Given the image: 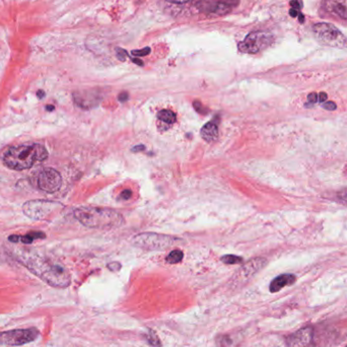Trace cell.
Returning <instances> with one entry per match:
<instances>
[{
    "label": "cell",
    "instance_id": "6da1fadb",
    "mask_svg": "<svg viewBox=\"0 0 347 347\" xmlns=\"http://www.w3.org/2000/svg\"><path fill=\"white\" fill-rule=\"evenodd\" d=\"M20 261L31 272L40 277L49 285L57 288H65L70 285V274L59 263L38 255L25 256Z\"/></svg>",
    "mask_w": 347,
    "mask_h": 347
},
{
    "label": "cell",
    "instance_id": "7a4b0ae2",
    "mask_svg": "<svg viewBox=\"0 0 347 347\" xmlns=\"http://www.w3.org/2000/svg\"><path fill=\"white\" fill-rule=\"evenodd\" d=\"M47 158L48 152L46 147L39 143H32L10 148L3 158V162L10 170L24 171Z\"/></svg>",
    "mask_w": 347,
    "mask_h": 347
},
{
    "label": "cell",
    "instance_id": "3957f363",
    "mask_svg": "<svg viewBox=\"0 0 347 347\" xmlns=\"http://www.w3.org/2000/svg\"><path fill=\"white\" fill-rule=\"evenodd\" d=\"M75 219L91 228H113L124 223L122 214L118 211L94 206H82L74 210Z\"/></svg>",
    "mask_w": 347,
    "mask_h": 347
},
{
    "label": "cell",
    "instance_id": "277c9868",
    "mask_svg": "<svg viewBox=\"0 0 347 347\" xmlns=\"http://www.w3.org/2000/svg\"><path fill=\"white\" fill-rule=\"evenodd\" d=\"M177 242V239L168 236L156 233H143L136 235L132 243L136 247L147 251H163L173 246Z\"/></svg>",
    "mask_w": 347,
    "mask_h": 347
},
{
    "label": "cell",
    "instance_id": "5b68a950",
    "mask_svg": "<svg viewBox=\"0 0 347 347\" xmlns=\"http://www.w3.org/2000/svg\"><path fill=\"white\" fill-rule=\"evenodd\" d=\"M273 36L268 32L257 31L248 35L244 41L238 44V49L243 53L256 54L269 47L273 42Z\"/></svg>",
    "mask_w": 347,
    "mask_h": 347
},
{
    "label": "cell",
    "instance_id": "8992f818",
    "mask_svg": "<svg viewBox=\"0 0 347 347\" xmlns=\"http://www.w3.org/2000/svg\"><path fill=\"white\" fill-rule=\"evenodd\" d=\"M61 204L49 200H31L24 204L23 211L26 216L35 221H45L50 219Z\"/></svg>",
    "mask_w": 347,
    "mask_h": 347
},
{
    "label": "cell",
    "instance_id": "52a82bcc",
    "mask_svg": "<svg viewBox=\"0 0 347 347\" xmlns=\"http://www.w3.org/2000/svg\"><path fill=\"white\" fill-rule=\"evenodd\" d=\"M39 336L40 332L37 328L9 330L0 332V345L21 346L37 340Z\"/></svg>",
    "mask_w": 347,
    "mask_h": 347
},
{
    "label": "cell",
    "instance_id": "ba28073f",
    "mask_svg": "<svg viewBox=\"0 0 347 347\" xmlns=\"http://www.w3.org/2000/svg\"><path fill=\"white\" fill-rule=\"evenodd\" d=\"M314 34L316 38L325 45L332 47H343L347 44L346 38L342 35V32L334 26L320 23L313 27Z\"/></svg>",
    "mask_w": 347,
    "mask_h": 347
},
{
    "label": "cell",
    "instance_id": "9c48e42d",
    "mask_svg": "<svg viewBox=\"0 0 347 347\" xmlns=\"http://www.w3.org/2000/svg\"><path fill=\"white\" fill-rule=\"evenodd\" d=\"M240 0H199L196 6L198 10L204 14L221 16L236 8Z\"/></svg>",
    "mask_w": 347,
    "mask_h": 347
},
{
    "label": "cell",
    "instance_id": "30bf717a",
    "mask_svg": "<svg viewBox=\"0 0 347 347\" xmlns=\"http://www.w3.org/2000/svg\"><path fill=\"white\" fill-rule=\"evenodd\" d=\"M267 265V260L262 257L253 258L250 261H248L242 266V268L235 274L231 279V284L236 286H240L241 284H245L248 280L251 279L255 274H257L260 270Z\"/></svg>",
    "mask_w": 347,
    "mask_h": 347
},
{
    "label": "cell",
    "instance_id": "8fae6325",
    "mask_svg": "<svg viewBox=\"0 0 347 347\" xmlns=\"http://www.w3.org/2000/svg\"><path fill=\"white\" fill-rule=\"evenodd\" d=\"M62 178L59 172L52 168H46L41 171L38 177V186L46 193H54L60 189Z\"/></svg>",
    "mask_w": 347,
    "mask_h": 347
},
{
    "label": "cell",
    "instance_id": "7c38bea8",
    "mask_svg": "<svg viewBox=\"0 0 347 347\" xmlns=\"http://www.w3.org/2000/svg\"><path fill=\"white\" fill-rule=\"evenodd\" d=\"M313 334L312 327H304L287 337L286 345L287 347H308L313 340Z\"/></svg>",
    "mask_w": 347,
    "mask_h": 347
},
{
    "label": "cell",
    "instance_id": "4fadbf2b",
    "mask_svg": "<svg viewBox=\"0 0 347 347\" xmlns=\"http://www.w3.org/2000/svg\"><path fill=\"white\" fill-rule=\"evenodd\" d=\"M323 5L328 12L347 21V0H325Z\"/></svg>",
    "mask_w": 347,
    "mask_h": 347
},
{
    "label": "cell",
    "instance_id": "5bb4252c",
    "mask_svg": "<svg viewBox=\"0 0 347 347\" xmlns=\"http://www.w3.org/2000/svg\"><path fill=\"white\" fill-rule=\"evenodd\" d=\"M73 98H74L75 105L82 109H90V108L95 107L101 101V98L97 95H95L94 94H90L88 92L74 93Z\"/></svg>",
    "mask_w": 347,
    "mask_h": 347
},
{
    "label": "cell",
    "instance_id": "9a60e30c",
    "mask_svg": "<svg viewBox=\"0 0 347 347\" xmlns=\"http://www.w3.org/2000/svg\"><path fill=\"white\" fill-rule=\"evenodd\" d=\"M295 280L296 277L293 274H282L272 280L269 286V290L271 292H277L285 286L293 284Z\"/></svg>",
    "mask_w": 347,
    "mask_h": 347
},
{
    "label": "cell",
    "instance_id": "2e32d148",
    "mask_svg": "<svg viewBox=\"0 0 347 347\" xmlns=\"http://www.w3.org/2000/svg\"><path fill=\"white\" fill-rule=\"evenodd\" d=\"M200 135L202 139L206 142L217 141L219 138V127L218 124L214 121H210L206 123L200 131Z\"/></svg>",
    "mask_w": 347,
    "mask_h": 347
},
{
    "label": "cell",
    "instance_id": "e0dca14e",
    "mask_svg": "<svg viewBox=\"0 0 347 347\" xmlns=\"http://www.w3.org/2000/svg\"><path fill=\"white\" fill-rule=\"evenodd\" d=\"M46 236L44 233H41V231H32V233H29L26 236H10L8 238V240L10 242H22L24 244H32L34 242V240L36 239H44Z\"/></svg>",
    "mask_w": 347,
    "mask_h": 347
},
{
    "label": "cell",
    "instance_id": "ac0fdd59",
    "mask_svg": "<svg viewBox=\"0 0 347 347\" xmlns=\"http://www.w3.org/2000/svg\"><path fill=\"white\" fill-rule=\"evenodd\" d=\"M158 119L159 120V125H168L171 127L176 122V114L170 110H161L158 113Z\"/></svg>",
    "mask_w": 347,
    "mask_h": 347
},
{
    "label": "cell",
    "instance_id": "d6986e66",
    "mask_svg": "<svg viewBox=\"0 0 347 347\" xmlns=\"http://www.w3.org/2000/svg\"><path fill=\"white\" fill-rule=\"evenodd\" d=\"M145 339L147 340L148 344H151L154 347H160L161 346V342L158 338V336L157 335V333L154 331V330L150 329L145 334Z\"/></svg>",
    "mask_w": 347,
    "mask_h": 347
},
{
    "label": "cell",
    "instance_id": "ffe728a7",
    "mask_svg": "<svg viewBox=\"0 0 347 347\" xmlns=\"http://www.w3.org/2000/svg\"><path fill=\"white\" fill-rule=\"evenodd\" d=\"M183 257H184L183 252L180 251V250H174L168 255V257L166 258V261L169 264H177L183 260Z\"/></svg>",
    "mask_w": 347,
    "mask_h": 347
},
{
    "label": "cell",
    "instance_id": "44dd1931",
    "mask_svg": "<svg viewBox=\"0 0 347 347\" xmlns=\"http://www.w3.org/2000/svg\"><path fill=\"white\" fill-rule=\"evenodd\" d=\"M221 261L225 264H239V263H243V258L236 256V255H225L223 257H221Z\"/></svg>",
    "mask_w": 347,
    "mask_h": 347
},
{
    "label": "cell",
    "instance_id": "7402d4cb",
    "mask_svg": "<svg viewBox=\"0 0 347 347\" xmlns=\"http://www.w3.org/2000/svg\"><path fill=\"white\" fill-rule=\"evenodd\" d=\"M217 344L219 347H230L231 339L227 335H221L217 339Z\"/></svg>",
    "mask_w": 347,
    "mask_h": 347
},
{
    "label": "cell",
    "instance_id": "603a6c76",
    "mask_svg": "<svg viewBox=\"0 0 347 347\" xmlns=\"http://www.w3.org/2000/svg\"><path fill=\"white\" fill-rule=\"evenodd\" d=\"M193 106H194L196 112L199 113L200 115H206V114L209 113L208 108H206L205 106H203V105L201 104V102H199V101H195V102L193 103Z\"/></svg>",
    "mask_w": 347,
    "mask_h": 347
},
{
    "label": "cell",
    "instance_id": "cb8c5ba5",
    "mask_svg": "<svg viewBox=\"0 0 347 347\" xmlns=\"http://www.w3.org/2000/svg\"><path fill=\"white\" fill-rule=\"evenodd\" d=\"M336 198L341 203L347 205V187L341 189L340 191H338L337 195H336Z\"/></svg>",
    "mask_w": 347,
    "mask_h": 347
},
{
    "label": "cell",
    "instance_id": "d4e9b609",
    "mask_svg": "<svg viewBox=\"0 0 347 347\" xmlns=\"http://www.w3.org/2000/svg\"><path fill=\"white\" fill-rule=\"evenodd\" d=\"M151 53V48L145 47L142 50H133L132 51V55H134L136 57H141V56H146Z\"/></svg>",
    "mask_w": 347,
    "mask_h": 347
},
{
    "label": "cell",
    "instance_id": "484cf974",
    "mask_svg": "<svg viewBox=\"0 0 347 347\" xmlns=\"http://www.w3.org/2000/svg\"><path fill=\"white\" fill-rule=\"evenodd\" d=\"M319 102V95L316 93H311L308 95V104L306 106H310V104H316Z\"/></svg>",
    "mask_w": 347,
    "mask_h": 347
},
{
    "label": "cell",
    "instance_id": "4316f807",
    "mask_svg": "<svg viewBox=\"0 0 347 347\" xmlns=\"http://www.w3.org/2000/svg\"><path fill=\"white\" fill-rule=\"evenodd\" d=\"M322 107L328 111H334L337 109V105L334 102H325L323 103Z\"/></svg>",
    "mask_w": 347,
    "mask_h": 347
},
{
    "label": "cell",
    "instance_id": "83f0119b",
    "mask_svg": "<svg viewBox=\"0 0 347 347\" xmlns=\"http://www.w3.org/2000/svg\"><path fill=\"white\" fill-rule=\"evenodd\" d=\"M121 264L119 262H112L108 264V268L111 271H119L121 269Z\"/></svg>",
    "mask_w": 347,
    "mask_h": 347
},
{
    "label": "cell",
    "instance_id": "f1b7e54d",
    "mask_svg": "<svg viewBox=\"0 0 347 347\" xmlns=\"http://www.w3.org/2000/svg\"><path fill=\"white\" fill-rule=\"evenodd\" d=\"M116 52H117V57L119 58V60L124 61V60L126 59L127 52H126L125 50H123V49H121V48H117V50H116Z\"/></svg>",
    "mask_w": 347,
    "mask_h": 347
},
{
    "label": "cell",
    "instance_id": "f546056e",
    "mask_svg": "<svg viewBox=\"0 0 347 347\" xmlns=\"http://www.w3.org/2000/svg\"><path fill=\"white\" fill-rule=\"evenodd\" d=\"M131 196H132V192H131L129 189L124 190V191L120 194V198H121V199H123V200H128V199H130Z\"/></svg>",
    "mask_w": 347,
    "mask_h": 347
},
{
    "label": "cell",
    "instance_id": "4dcf8cb0",
    "mask_svg": "<svg viewBox=\"0 0 347 347\" xmlns=\"http://www.w3.org/2000/svg\"><path fill=\"white\" fill-rule=\"evenodd\" d=\"M118 98H119V101H120L121 103H124V102L128 101V98H129V95H128V93L123 92V93H121V94L119 95Z\"/></svg>",
    "mask_w": 347,
    "mask_h": 347
},
{
    "label": "cell",
    "instance_id": "1f68e13d",
    "mask_svg": "<svg viewBox=\"0 0 347 347\" xmlns=\"http://www.w3.org/2000/svg\"><path fill=\"white\" fill-rule=\"evenodd\" d=\"M290 5L292 6L293 9H296V10H300V9H301L300 1H297V0H293V1H291V2H290Z\"/></svg>",
    "mask_w": 347,
    "mask_h": 347
},
{
    "label": "cell",
    "instance_id": "d6a6232c",
    "mask_svg": "<svg viewBox=\"0 0 347 347\" xmlns=\"http://www.w3.org/2000/svg\"><path fill=\"white\" fill-rule=\"evenodd\" d=\"M327 98H328V95L326 93L319 94V102L320 103H325L327 101Z\"/></svg>",
    "mask_w": 347,
    "mask_h": 347
},
{
    "label": "cell",
    "instance_id": "836d02e7",
    "mask_svg": "<svg viewBox=\"0 0 347 347\" xmlns=\"http://www.w3.org/2000/svg\"><path fill=\"white\" fill-rule=\"evenodd\" d=\"M144 148H145V147H144L143 145H137V146H134L133 148H132V152H134V153L140 152V151H143Z\"/></svg>",
    "mask_w": 347,
    "mask_h": 347
},
{
    "label": "cell",
    "instance_id": "e575fe53",
    "mask_svg": "<svg viewBox=\"0 0 347 347\" xmlns=\"http://www.w3.org/2000/svg\"><path fill=\"white\" fill-rule=\"evenodd\" d=\"M299 10H296V9H293V8H291L290 10H289V14L292 16V18H295V16H297V15H299Z\"/></svg>",
    "mask_w": 347,
    "mask_h": 347
},
{
    "label": "cell",
    "instance_id": "d590c367",
    "mask_svg": "<svg viewBox=\"0 0 347 347\" xmlns=\"http://www.w3.org/2000/svg\"><path fill=\"white\" fill-rule=\"evenodd\" d=\"M168 1L173 2V3H184V2L189 1V0H168Z\"/></svg>",
    "mask_w": 347,
    "mask_h": 347
},
{
    "label": "cell",
    "instance_id": "8d00e7d4",
    "mask_svg": "<svg viewBox=\"0 0 347 347\" xmlns=\"http://www.w3.org/2000/svg\"><path fill=\"white\" fill-rule=\"evenodd\" d=\"M132 61H133L134 63H136V64H137V65H139V66H142V65H143V62H142L141 60H139V59L132 58Z\"/></svg>",
    "mask_w": 347,
    "mask_h": 347
},
{
    "label": "cell",
    "instance_id": "74e56055",
    "mask_svg": "<svg viewBox=\"0 0 347 347\" xmlns=\"http://www.w3.org/2000/svg\"><path fill=\"white\" fill-rule=\"evenodd\" d=\"M37 95H38V96H39V97H41V98H43V97L45 96V94H44V92H43V91L38 92V94H37Z\"/></svg>",
    "mask_w": 347,
    "mask_h": 347
},
{
    "label": "cell",
    "instance_id": "f35d334b",
    "mask_svg": "<svg viewBox=\"0 0 347 347\" xmlns=\"http://www.w3.org/2000/svg\"><path fill=\"white\" fill-rule=\"evenodd\" d=\"M299 20H300V22H301V23H304V21H305V19H304V15H303L302 13H299Z\"/></svg>",
    "mask_w": 347,
    "mask_h": 347
},
{
    "label": "cell",
    "instance_id": "ab89813d",
    "mask_svg": "<svg viewBox=\"0 0 347 347\" xmlns=\"http://www.w3.org/2000/svg\"><path fill=\"white\" fill-rule=\"evenodd\" d=\"M53 109H54L53 106H49V107L47 106V110H48V111H53Z\"/></svg>",
    "mask_w": 347,
    "mask_h": 347
},
{
    "label": "cell",
    "instance_id": "60d3db41",
    "mask_svg": "<svg viewBox=\"0 0 347 347\" xmlns=\"http://www.w3.org/2000/svg\"><path fill=\"white\" fill-rule=\"evenodd\" d=\"M346 347H347V346H346Z\"/></svg>",
    "mask_w": 347,
    "mask_h": 347
}]
</instances>
